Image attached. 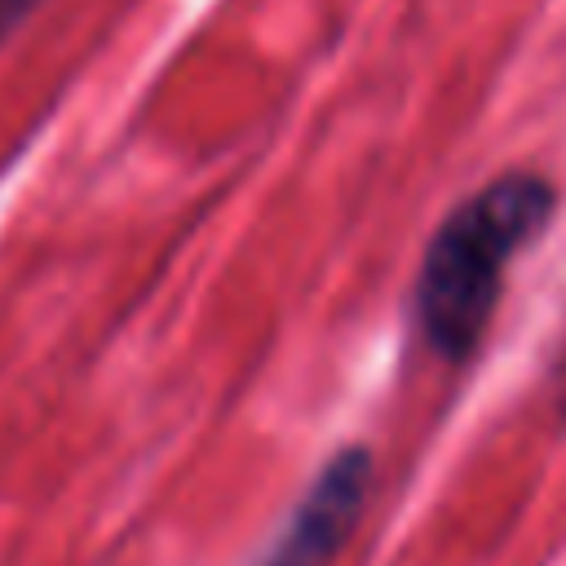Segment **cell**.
Returning a JSON list of instances; mask_svg holds the SVG:
<instances>
[{
	"instance_id": "cell-1",
	"label": "cell",
	"mask_w": 566,
	"mask_h": 566,
	"mask_svg": "<svg viewBox=\"0 0 566 566\" xmlns=\"http://www.w3.org/2000/svg\"><path fill=\"white\" fill-rule=\"evenodd\" d=\"M557 190L539 172H504L460 199L433 230L411 292V314L424 345L460 363L491 327L504 270L553 221Z\"/></svg>"
},
{
	"instance_id": "cell-2",
	"label": "cell",
	"mask_w": 566,
	"mask_h": 566,
	"mask_svg": "<svg viewBox=\"0 0 566 566\" xmlns=\"http://www.w3.org/2000/svg\"><path fill=\"white\" fill-rule=\"evenodd\" d=\"M367 482H371V455L367 447L336 451L323 473L301 495L296 513L287 517L283 535L256 566H323L358 526L367 509Z\"/></svg>"
},
{
	"instance_id": "cell-3",
	"label": "cell",
	"mask_w": 566,
	"mask_h": 566,
	"mask_svg": "<svg viewBox=\"0 0 566 566\" xmlns=\"http://www.w3.org/2000/svg\"><path fill=\"white\" fill-rule=\"evenodd\" d=\"M35 4H40V0H0V40H4V35L35 9Z\"/></svg>"
}]
</instances>
